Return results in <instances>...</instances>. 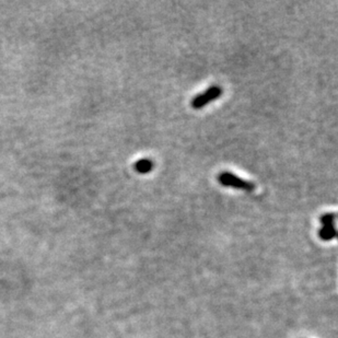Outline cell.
<instances>
[{
    "mask_svg": "<svg viewBox=\"0 0 338 338\" xmlns=\"http://www.w3.org/2000/svg\"><path fill=\"white\" fill-rule=\"evenodd\" d=\"M319 236L324 241L333 240L336 236L335 225H323V228L319 231Z\"/></svg>",
    "mask_w": 338,
    "mask_h": 338,
    "instance_id": "obj_3",
    "label": "cell"
},
{
    "mask_svg": "<svg viewBox=\"0 0 338 338\" xmlns=\"http://www.w3.org/2000/svg\"><path fill=\"white\" fill-rule=\"evenodd\" d=\"M336 216L334 214H326L321 218V222L323 225H334Z\"/></svg>",
    "mask_w": 338,
    "mask_h": 338,
    "instance_id": "obj_5",
    "label": "cell"
},
{
    "mask_svg": "<svg viewBox=\"0 0 338 338\" xmlns=\"http://www.w3.org/2000/svg\"><path fill=\"white\" fill-rule=\"evenodd\" d=\"M218 181H219L223 186H228L232 188L242 189L247 191H252L255 189V185L253 183L237 177L233 173H231V172H221L219 176H218Z\"/></svg>",
    "mask_w": 338,
    "mask_h": 338,
    "instance_id": "obj_1",
    "label": "cell"
},
{
    "mask_svg": "<svg viewBox=\"0 0 338 338\" xmlns=\"http://www.w3.org/2000/svg\"><path fill=\"white\" fill-rule=\"evenodd\" d=\"M222 94V89L219 85H211L209 89H207L203 93L196 95L193 101H191V107H193L195 110H200L210 102H213L217 99H219L220 95Z\"/></svg>",
    "mask_w": 338,
    "mask_h": 338,
    "instance_id": "obj_2",
    "label": "cell"
},
{
    "mask_svg": "<svg viewBox=\"0 0 338 338\" xmlns=\"http://www.w3.org/2000/svg\"><path fill=\"white\" fill-rule=\"evenodd\" d=\"M152 168H154V163L149 159H142V160H139L135 163V170L142 174L148 173L152 170Z\"/></svg>",
    "mask_w": 338,
    "mask_h": 338,
    "instance_id": "obj_4",
    "label": "cell"
}]
</instances>
